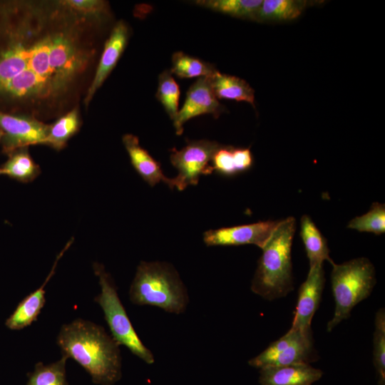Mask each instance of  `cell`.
Segmentation results:
<instances>
[{"instance_id": "12", "label": "cell", "mask_w": 385, "mask_h": 385, "mask_svg": "<svg viewBox=\"0 0 385 385\" xmlns=\"http://www.w3.org/2000/svg\"><path fill=\"white\" fill-rule=\"evenodd\" d=\"M325 278L322 265L309 267L306 280L299 289L296 311L290 330L311 334V323L319 307Z\"/></svg>"}, {"instance_id": "7", "label": "cell", "mask_w": 385, "mask_h": 385, "mask_svg": "<svg viewBox=\"0 0 385 385\" xmlns=\"http://www.w3.org/2000/svg\"><path fill=\"white\" fill-rule=\"evenodd\" d=\"M314 349L311 334L289 330L283 337L271 343L262 352L251 359L248 364L260 369L314 361Z\"/></svg>"}, {"instance_id": "31", "label": "cell", "mask_w": 385, "mask_h": 385, "mask_svg": "<svg viewBox=\"0 0 385 385\" xmlns=\"http://www.w3.org/2000/svg\"><path fill=\"white\" fill-rule=\"evenodd\" d=\"M0 175H5V172L2 168H0Z\"/></svg>"}, {"instance_id": "32", "label": "cell", "mask_w": 385, "mask_h": 385, "mask_svg": "<svg viewBox=\"0 0 385 385\" xmlns=\"http://www.w3.org/2000/svg\"><path fill=\"white\" fill-rule=\"evenodd\" d=\"M378 384H379V385H384V384H385V381H378Z\"/></svg>"}, {"instance_id": "24", "label": "cell", "mask_w": 385, "mask_h": 385, "mask_svg": "<svg viewBox=\"0 0 385 385\" xmlns=\"http://www.w3.org/2000/svg\"><path fill=\"white\" fill-rule=\"evenodd\" d=\"M217 70L209 63L182 51L173 53L170 73L181 78L211 77Z\"/></svg>"}, {"instance_id": "5", "label": "cell", "mask_w": 385, "mask_h": 385, "mask_svg": "<svg viewBox=\"0 0 385 385\" xmlns=\"http://www.w3.org/2000/svg\"><path fill=\"white\" fill-rule=\"evenodd\" d=\"M332 267L331 282L335 310L327 324L328 332L349 317L352 309L370 295L376 283L374 267L365 257L340 265L334 263Z\"/></svg>"}, {"instance_id": "21", "label": "cell", "mask_w": 385, "mask_h": 385, "mask_svg": "<svg viewBox=\"0 0 385 385\" xmlns=\"http://www.w3.org/2000/svg\"><path fill=\"white\" fill-rule=\"evenodd\" d=\"M3 165L5 175L22 183L33 181L41 173V169L31 156L28 148L19 149L11 155Z\"/></svg>"}, {"instance_id": "20", "label": "cell", "mask_w": 385, "mask_h": 385, "mask_svg": "<svg viewBox=\"0 0 385 385\" xmlns=\"http://www.w3.org/2000/svg\"><path fill=\"white\" fill-rule=\"evenodd\" d=\"M80 125L78 110L74 108L49 125L43 145L57 150L63 149L68 140L78 131Z\"/></svg>"}, {"instance_id": "15", "label": "cell", "mask_w": 385, "mask_h": 385, "mask_svg": "<svg viewBox=\"0 0 385 385\" xmlns=\"http://www.w3.org/2000/svg\"><path fill=\"white\" fill-rule=\"evenodd\" d=\"M123 143L132 165L146 183L153 187L162 181L170 188L175 187L173 178H169L164 175L160 163L140 145L137 136L125 134L123 136Z\"/></svg>"}, {"instance_id": "28", "label": "cell", "mask_w": 385, "mask_h": 385, "mask_svg": "<svg viewBox=\"0 0 385 385\" xmlns=\"http://www.w3.org/2000/svg\"><path fill=\"white\" fill-rule=\"evenodd\" d=\"M348 228L381 235L385 232V205L374 202L368 212L352 219Z\"/></svg>"}, {"instance_id": "6", "label": "cell", "mask_w": 385, "mask_h": 385, "mask_svg": "<svg viewBox=\"0 0 385 385\" xmlns=\"http://www.w3.org/2000/svg\"><path fill=\"white\" fill-rule=\"evenodd\" d=\"M93 267L101 287V292L94 298V301L103 309L112 337L119 345L126 346L132 354L145 363L153 364L154 356L135 332L111 275L100 263H93Z\"/></svg>"}, {"instance_id": "23", "label": "cell", "mask_w": 385, "mask_h": 385, "mask_svg": "<svg viewBox=\"0 0 385 385\" xmlns=\"http://www.w3.org/2000/svg\"><path fill=\"white\" fill-rule=\"evenodd\" d=\"M194 4L210 10L241 19L254 20L262 0H198Z\"/></svg>"}, {"instance_id": "30", "label": "cell", "mask_w": 385, "mask_h": 385, "mask_svg": "<svg viewBox=\"0 0 385 385\" xmlns=\"http://www.w3.org/2000/svg\"><path fill=\"white\" fill-rule=\"evenodd\" d=\"M3 135H4V133L3 131L0 129V142L1 141V139L3 138Z\"/></svg>"}, {"instance_id": "22", "label": "cell", "mask_w": 385, "mask_h": 385, "mask_svg": "<svg viewBox=\"0 0 385 385\" xmlns=\"http://www.w3.org/2000/svg\"><path fill=\"white\" fill-rule=\"evenodd\" d=\"M306 1L295 0H265L254 20H292L301 15Z\"/></svg>"}, {"instance_id": "10", "label": "cell", "mask_w": 385, "mask_h": 385, "mask_svg": "<svg viewBox=\"0 0 385 385\" xmlns=\"http://www.w3.org/2000/svg\"><path fill=\"white\" fill-rule=\"evenodd\" d=\"M279 221H260L252 224L210 230L204 233L203 240L207 246L255 245L262 249L270 238Z\"/></svg>"}, {"instance_id": "4", "label": "cell", "mask_w": 385, "mask_h": 385, "mask_svg": "<svg viewBox=\"0 0 385 385\" xmlns=\"http://www.w3.org/2000/svg\"><path fill=\"white\" fill-rule=\"evenodd\" d=\"M130 302L150 305L173 314L183 313L188 304L187 289L170 264L142 261L129 290Z\"/></svg>"}, {"instance_id": "29", "label": "cell", "mask_w": 385, "mask_h": 385, "mask_svg": "<svg viewBox=\"0 0 385 385\" xmlns=\"http://www.w3.org/2000/svg\"><path fill=\"white\" fill-rule=\"evenodd\" d=\"M373 359L378 381H385V312L381 308L376 314L373 339Z\"/></svg>"}, {"instance_id": "16", "label": "cell", "mask_w": 385, "mask_h": 385, "mask_svg": "<svg viewBox=\"0 0 385 385\" xmlns=\"http://www.w3.org/2000/svg\"><path fill=\"white\" fill-rule=\"evenodd\" d=\"M323 372L309 364H298L261 369L260 385H312Z\"/></svg>"}, {"instance_id": "1", "label": "cell", "mask_w": 385, "mask_h": 385, "mask_svg": "<svg viewBox=\"0 0 385 385\" xmlns=\"http://www.w3.org/2000/svg\"><path fill=\"white\" fill-rule=\"evenodd\" d=\"M48 15L29 8L6 27L0 43V98L38 106L54 103L86 68L88 58L68 22L51 26Z\"/></svg>"}, {"instance_id": "11", "label": "cell", "mask_w": 385, "mask_h": 385, "mask_svg": "<svg viewBox=\"0 0 385 385\" xmlns=\"http://www.w3.org/2000/svg\"><path fill=\"white\" fill-rule=\"evenodd\" d=\"M212 91L210 77H202L190 86L185 102L173 120L177 135L183 132V125L190 119L203 114L218 118L225 111Z\"/></svg>"}, {"instance_id": "9", "label": "cell", "mask_w": 385, "mask_h": 385, "mask_svg": "<svg viewBox=\"0 0 385 385\" xmlns=\"http://www.w3.org/2000/svg\"><path fill=\"white\" fill-rule=\"evenodd\" d=\"M49 125L35 117L16 115L0 111V129L3 153L11 155L29 145L43 144Z\"/></svg>"}, {"instance_id": "18", "label": "cell", "mask_w": 385, "mask_h": 385, "mask_svg": "<svg viewBox=\"0 0 385 385\" xmlns=\"http://www.w3.org/2000/svg\"><path fill=\"white\" fill-rule=\"evenodd\" d=\"M210 78L212 91L217 99L245 101L255 108V91L245 80L221 73L218 71Z\"/></svg>"}, {"instance_id": "27", "label": "cell", "mask_w": 385, "mask_h": 385, "mask_svg": "<svg viewBox=\"0 0 385 385\" xmlns=\"http://www.w3.org/2000/svg\"><path fill=\"white\" fill-rule=\"evenodd\" d=\"M76 18L101 19L107 13V3L99 0H63L56 3Z\"/></svg>"}, {"instance_id": "8", "label": "cell", "mask_w": 385, "mask_h": 385, "mask_svg": "<svg viewBox=\"0 0 385 385\" xmlns=\"http://www.w3.org/2000/svg\"><path fill=\"white\" fill-rule=\"evenodd\" d=\"M219 145L215 141L200 140L188 141L180 150L173 148L170 160L178 171L173 178L175 188L183 190L189 185H196L202 175L212 173L211 160Z\"/></svg>"}, {"instance_id": "2", "label": "cell", "mask_w": 385, "mask_h": 385, "mask_svg": "<svg viewBox=\"0 0 385 385\" xmlns=\"http://www.w3.org/2000/svg\"><path fill=\"white\" fill-rule=\"evenodd\" d=\"M62 356L78 362L98 385H113L121 376L119 344L104 328L83 319L63 324L56 339Z\"/></svg>"}, {"instance_id": "13", "label": "cell", "mask_w": 385, "mask_h": 385, "mask_svg": "<svg viewBox=\"0 0 385 385\" xmlns=\"http://www.w3.org/2000/svg\"><path fill=\"white\" fill-rule=\"evenodd\" d=\"M128 36L129 31L126 24L123 21L117 22L105 43L95 76L84 98L86 106L89 104L96 91L116 66L127 45Z\"/></svg>"}, {"instance_id": "14", "label": "cell", "mask_w": 385, "mask_h": 385, "mask_svg": "<svg viewBox=\"0 0 385 385\" xmlns=\"http://www.w3.org/2000/svg\"><path fill=\"white\" fill-rule=\"evenodd\" d=\"M73 242V237L66 243L63 249L56 256L53 265L44 282L34 292H31L20 302L13 314L6 322V326L8 328L13 330L21 329L29 326L37 319L46 302L45 287L55 274L58 262L62 257L64 252L72 245Z\"/></svg>"}, {"instance_id": "3", "label": "cell", "mask_w": 385, "mask_h": 385, "mask_svg": "<svg viewBox=\"0 0 385 385\" xmlns=\"http://www.w3.org/2000/svg\"><path fill=\"white\" fill-rule=\"evenodd\" d=\"M295 230L293 217L280 220L262 248L251 290L265 299L284 297L293 289L291 252Z\"/></svg>"}, {"instance_id": "25", "label": "cell", "mask_w": 385, "mask_h": 385, "mask_svg": "<svg viewBox=\"0 0 385 385\" xmlns=\"http://www.w3.org/2000/svg\"><path fill=\"white\" fill-rule=\"evenodd\" d=\"M67 359L62 356L59 360L49 364H36L26 385H68L66 371Z\"/></svg>"}, {"instance_id": "19", "label": "cell", "mask_w": 385, "mask_h": 385, "mask_svg": "<svg viewBox=\"0 0 385 385\" xmlns=\"http://www.w3.org/2000/svg\"><path fill=\"white\" fill-rule=\"evenodd\" d=\"M300 236L304 245L309 267L322 265L327 260L332 265L334 262L329 257L327 242L312 219L307 215L301 218Z\"/></svg>"}, {"instance_id": "17", "label": "cell", "mask_w": 385, "mask_h": 385, "mask_svg": "<svg viewBox=\"0 0 385 385\" xmlns=\"http://www.w3.org/2000/svg\"><path fill=\"white\" fill-rule=\"evenodd\" d=\"M253 157L250 148H235L220 145L213 153L211 165L213 171L231 176L251 168Z\"/></svg>"}, {"instance_id": "26", "label": "cell", "mask_w": 385, "mask_h": 385, "mask_svg": "<svg viewBox=\"0 0 385 385\" xmlns=\"http://www.w3.org/2000/svg\"><path fill=\"white\" fill-rule=\"evenodd\" d=\"M180 87L170 71H163L158 76L156 98L173 121L179 112Z\"/></svg>"}]
</instances>
